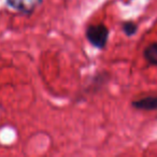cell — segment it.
Listing matches in <instances>:
<instances>
[{
  "mask_svg": "<svg viewBox=\"0 0 157 157\" xmlns=\"http://www.w3.org/2000/svg\"><path fill=\"white\" fill-rule=\"evenodd\" d=\"M86 38L93 46L102 50L105 48L109 39V28L103 24L90 25L86 29Z\"/></svg>",
  "mask_w": 157,
  "mask_h": 157,
  "instance_id": "obj_1",
  "label": "cell"
},
{
  "mask_svg": "<svg viewBox=\"0 0 157 157\" xmlns=\"http://www.w3.org/2000/svg\"><path fill=\"white\" fill-rule=\"evenodd\" d=\"M11 9L20 11L24 14H31L43 0H6Z\"/></svg>",
  "mask_w": 157,
  "mask_h": 157,
  "instance_id": "obj_2",
  "label": "cell"
},
{
  "mask_svg": "<svg viewBox=\"0 0 157 157\" xmlns=\"http://www.w3.org/2000/svg\"><path fill=\"white\" fill-rule=\"evenodd\" d=\"M131 105L135 109L142 110V111H154V110H157V95L156 96H147L139 99V100L132 101Z\"/></svg>",
  "mask_w": 157,
  "mask_h": 157,
  "instance_id": "obj_3",
  "label": "cell"
},
{
  "mask_svg": "<svg viewBox=\"0 0 157 157\" xmlns=\"http://www.w3.org/2000/svg\"><path fill=\"white\" fill-rule=\"evenodd\" d=\"M144 58L150 65L157 66V42L151 43L143 52Z\"/></svg>",
  "mask_w": 157,
  "mask_h": 157,
  "instance_id": "obj_4",
  "label": "cell"
},
{
  "mask_svg": "<svg viewBox=\"0 0 157 157\" xmlns=\"http://www.w3.org/2000/svg\"><path fill=\"white\" fill-rule=\"evenodd\" d=\"M123 31H124V33L127 37L135 36L138 31V25L136 24L135 22H131V21L125 22L124 24H123Z\"/></svg>",
  "mask_w": 157,
  "mask_h": 157,
  "instance_id": "obj_5",
  "label": "cell"
}]
</instances>
